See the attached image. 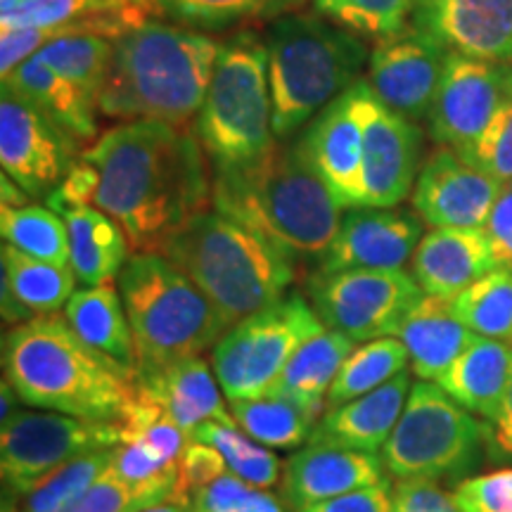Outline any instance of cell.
I'll list each match as a JSON object with an SVG mask.
<instances>
[{
  "mask_svg": "<svg viewBox=\"0 0 512 512\" xmlns=\"http://www.w3.org/2000/svg\"><path fill=\"white\" fill-rule=\"evenodd\" d=\"M226 472H230L226 458L214 446L202 444V441H190L181 458H178V477L169 501L192 505V498L200 494L202 489H207L211 482L226 475Z\"/></svg>",
  "mask_w": 512,
  "mask_h": 512,
  "instance_id": "7bdbcfd3",
  "label": "cell"
},
{
  "mask_svg": "<svg viewBox=\"0 0 512 512\" xmlns=\"http://www.w3.org/2000/svg\"><path fill=\"white\" fill-rule=\"evenodd\" d=\"M411 389V377L401 373L375 392L328 408L313 427L309 444L380 456L406 408Z\"/></svg>",
  "mask_w": 512,
  "mask_h": 512,
  "instance_id": "7402d4cb",
  "label": "cell"
},
{
  "mask_svg": "<svg viewBox=\"0 0 512 512\" xmlns=\"http://www.w3.org/2000/svg\"><path fill=\"white\" fill-rule=\"evenodd\" d=\"M176 477L178 463L171 470H166L164 475L143 484L124 482V479L114 477L107 470L91 489L83 491L62 512H138L143 508H150V505L169 501L171 494H174Z\"/></svg>",
  "mask_w": 512,
  "mask_h": 512,
  "instance_id": "f35d334b",
  "label": "cell"
},
{
  "mask_svg": "<svg viewBox=\"0 0 512 512\" xmlns=\"http://www.w3.org/2000/svg\"><path fill=\"white\" fill-rule=\"evenodd\" d=\"M100 174L95 207L124 228L136 254L162 252L211 204L207 152L185 126L124 121L81 152Z\"/></svg>",
  "mask_w": 512,
  "mask_h": 512,
  "instance_id": "6da1fadb",
  "label": "cell"
},
{
  "mask_svg": "<svg viewBox=\"0 0 512 512\" xmlns=\"http://www.w3.org/2000/svg\"><path fill=\"white\" fill-rule=\"evenodd\" d=\"M3 88L34 105L79 145L98 133V102L50 69L38 55L29 57L3 79Z\"/></svg>",
  "mask_w": 512,
  "mask_h": 512,
  "instance_id": "484cf974",
  "label": "cell"
},
{
  "mask_svg": "<svg viewBox=\"0 0 512 512\" xmlns=\"http://www.w3.org/2000/svg\"><path fill=\"white\" fill-rule=\"evenodd\" d=\"M465 328L479 337L512 342V268L496 266L451 299Z\"/></svg>",
  "mask_w": 512,
  "mask_h": 512,
  "instance_id": "e575fe53",
  "label": "cell"
},
{
  "mask_svg": "<svg viewBox=\"0 0 512 512\" xmlns=\"http://www.w3.org/2000/svg\"><path fill=\"white\" fill-rule=\"evenodd\" d=\"M460 512H512V467L470 477L453 489Z\"/></svg>",
  "mask_w": 512,
  "mask_h": 512,
  "instance_id": "ee69618b",
  "label": "cell"
},
{
  "mask_svg": "<svg viewBox=\"0 0 512 512\" xmlns=\"http://www.w3.org/2000/svg\"><path fill=\"white\" fill-rule=\"evenodd\" d=\"M366 79H358L332 100L299 136L306 157L342 209L361 207L363 169V95Z\"/></svg>",
  "mask_w": 512,
  "mask_h": 512,
  "instance_id": "d6986e66",
  "label": "cell"
},
{
  "mask_svg": "<svg viewBox=\"0 0 512 512\" xmlns=\"http://www.w3.org/2000/svg\"><path fill=\"white\" fill-rule=\"evenodd\" d=\"M408 349L413 373L425 382H437L453 361L475 342L477 335L456 318L451 299L425 297L401 320L396 335Z\"/></svg>",
  "mask_w": 512,
  "mask_h": 512,
  "instance_id": "d4e9b609",
  "label": "cell"
},
{
  "mask_svg": "<svg viewBox=\"0 0 512 512\" xmlns=\"http://www.w3.org/2000/svg\"><path fill=\"white\" fill-rule=\"evenodd\" d=\"M354 344V339L339 330L318 332L297 349L268 394L285 396L323 415L332 382L354 351Z\"/></svg>",
  "mask_w": 512,
  "mask_h": 512,
  "instance_id": "f546056e",
  "label": "cell"
},
{
  "mask_svg": "<svg viewBox=\"0 0 512 512\" xmlns=\"http://www.w3.org/2000/svg\"><path fill=\"white\" fill-rule=\"evenodd\" d=\"M486 456L494 463H512V380L501 411L494 420L486 422Z\"/></svg>",
  "mask_w": 512,
  "mask_h": 512,
  "instance_id": "f5cc1de1",
  "label": "cell"
},
{
  "mask_svg": "<svg viewBox=\"0 0 512 512\" xmlns=\"http://www.w3.org/2000/svg\"><path fill=\"white\" fill-rule=\"evenodd\" d=\"M318 15L356 36L380 41L411 27L415 0H311Z\"/></svg>",
  "mask_w": 512,
  "mask_h": 512,
  "instance_id": "ab89813d",
  "label": "cell"
},
{
  "mask_svg": "<svg viewBox=\"0 0 512 512\" xmlns=\"http://www.w3.org/2000/svg\"><path fill=\"white\" fill-rule=\"evenodd\" d=\"M306 0H159L164 17L197 31H221L252 19L283 17Z\"/></svg>",
  "mask_w": 512,
  "mask_h": 512,
  "instance_id": "8d00e7d4",
  "label": "cell"
},
{
  "mask_svg": "<svg viewBox=\"0 0 512 512\" xmlns=\"http://www.w3.org/2000/svg\"><path fill=\"white\" fill-rule=\"evenodd\" d=\"M55 36L57 29H3V34H0V79H8L19 64L34 57Z\"/></svg>",
  "mask_w": 512,
  "mask_h": 512,
  "instance_id": "681fc988",
  "label": "cell"
},
{
  "mask_svg": "<svg viewBox=\"0 0 512 512\" xmlns=\"http://www.w3.org/2000/svg\"><path fill=\"white\" fill-rule=\"evenodd\" d=\"M268 83L273 133L292 140L332 100L358 81L370 60L361 36L318 12H287L268 27Z\"/></svg>",
  "mask_w": 512,
  "mask_h": 512,
  "instance_id": "8992f818",
  "label": "cell"
},
{
  "mask_svg": "<svg viewBox=\"0 0 512 512\" xmlns=\"http://www.w3.org/2000/svg\"><path fill=\"white\" fill-rule=\"evenodd\" d=\"M512 64L448 53L427 114L430 136L451 150L470 152L508 93Z\"/></svg>",
  "mask_w": 512,
  "mask_h": 512,
  "instance_id": "4fadbf2b",
  "label": "cell"
},
{
  "mask_svg": "<svg viewBox=\"0 0 512 512\" xmlns=\"http://www.w3.org/2000/svg\"><path fill=\"white\" fill-rule=\"evenodd\" d=\"M408 361H411V356H408V349L403 347L399 337H377L370 342H361L351 351L335 382H332L325 411L354 401L358 396H366L380 389L382 384L392 382L396 375L406 373Z\"/></svg>",
  "mask_w": 512,
  "mask_h": 512,
  "instance_id": "d6a6232c",
  "label": "cell"
},
{
  "mask_svg": "<svg viewBox=\"0 0 512 512\" xmlns=\"http://www.w3.org/2000/svg\"><path fill=\"white\" fill-rule=\"evenodd\" d=\"M503 183L451 147L439 145L420 166L411 202L432 228H484Z\"/></svg>",
  "mask_w": 512,
  "mask_h": 512,
  "instance_id": "e0dca14e",
  "label": "cell"
},
{
  "mask_svg": "<svg viewBox=\"0 0 512 512\" xmlns=\"http://www.w3.org/2000/svg\"><path fill=\"white\" fill-rule=\"evenodd\" d=\"M79 143L27 100L0 98V164L29 197H48L76 162Z\"/></svg>",
  "mask_w": 512,
  "mask_h": 512,
  "instance_id": "5bb4252c",
  "label": "cell"
},
{
  "mask_svg": "<svg viewBox=\"0 0 512 512\" xmlns=\"http://www.w3.org/2000/svg\"><path fill=\"white\" fill-rule=\"evenodd\" d=\"M323 330L325 323L299 292L240 320L211 349V368L226 399H254L271 392L297 349Z\"/></svg>",
  "mask_w": 512,
  "mask_h": 512,
  "instance_id": "30bf717a",
  "label": "cell"
},
{
  "mask_svg": "<svg viewBox=\"0 0 512 512\" xmlns=\"http://www.w3.org/2000/svg\"><path fill=\"white\" fill-rule=\"evenodd\" d=\"M138 512H195V508L188 503H176V501H164L157 505H150V508H143Z\"/></svg>",
  "mask_w": 512,
  "mask_h": 512,
  "instance_id": "db71d44e",
  "label": "cell"
},
{
  "mask_svg": "<svg viewBox=\"0 0 512 512\" xmlns=\"http://www.w3.org/2000/svg\"><path fill=\"white\" fill-rule=\"evenodd\" d=\"M512 380V342L479 337L460 354L437 384L465 411L494 420Z\"/></svg>",
  "mask_w": 512,
  "mask_h": 512,
  "instance_id": "4316f807",
  "label": "cell"
},
{
  "mask_svg": "<svg viewBox=\"0 0 512 512\" xmlns=\"http://www.w3.org/2000/svg\"><path fill=\"white\" fill-rule=\"evenodd\" d=\"M50 69L98 102L114 57V43L93 34L60 31L36 53Z\"/></svg>",
  "mask_w": 512,
  "mask_h": 512,
  "instance_id": "836d02e7",
  "label": "cell"
},
{
  "mask_svg": "<svg viewBox=\"0 0 512 512\" xmlns=\"http://www.w3.org/2000/svg\"><path fill=\"white\" fill-rule=\"evenodd\" d=\"M422 131L411 119L389 110L366 86L363 95L361 207H399L413 195L420 174Z\"/></svg>",
  "mask_w": 512,
  "mask_h": 512,
  "instance_id": "9a60e30c",
  "label": "cell"
},
{
  "mask_svg": "<svg viewBox=\"0 0 512 512\" xmlns=\"http://www.w3.org/2000/svg\"><path fill=\"white\" fill-rule=\"evenodd\" d=\"M176 264L233 328L268 309L294 283V256L219 211H204L166 242Z\"/></svg>",
  "mask_w": 512,
  "mask_h": 512,
  "instance_id": "5b68a950",
  "label": "cell"
},
{
  "mask_svg": "<svg viewBox=\"0 0 512 512\" xmlns=\"http://www.w3.org/2000/svg\"><path fill=\"white\" fill-rule=\"evenodd\" d=\"M394 512H460L453 494L432 479H401L392 489Z\"/></svg>",
  "mask_w": 512,
  "mask_h": 512,
  "instance_id": "bcb514c9",
  "label": "cell"
},
{
  "mask_svg": "<svg viewBox=\"0 0 512 512\" xmlns=\"http://www.w3.org/2000/svg\"><path fill=\"white\" fill-rule=\"evenodd\" d=\"M100 188V174L91 162L79 157L74 162L69 174L62 178V183L50 192L46 197L48 209H53L55 214H67V211L88 207V202H95Z\"/></svg>",
  "mask_w": 512,
  "mask_h": 512,
  "instance_id": "f6af8a7d",
  "label": "cell"
},
{
  "mask_svg": "<svg viewBox=\"0 0 512 512\" xmlns=\"http://www.w3.org/2000/svg\"><path fill=\"white\" fill-rule=\"evenodd\" d=\"M259 491V486L245 482L233 472H226V475L211 482L207 489H202L200 494L192 498V508H195V512H238Z\"/></svg>",
  "mask_w": 512,
  "mask_h": 512,
  "instance_id": "7dc6e473",
  "label": "cell"
},
{
  "mask_svg": "<svg viewBox=\"0 0 512 512\" xmlns=\"http://www.w3.org/2000/svg\"><path fill=\"white\" fill-rule=\"evenodd\" d=\"M0 235H3V242L17 247L19 252L57 266H69L67 223L53 209L38 207V204L3 207L0 209Z\"/></svg>",
  "mask_w": 512,
  "mask_h": 512,
  "instance_id": "d590c367",
  "label": "cell"
},
{
  "mask_svg": "<svg viewBox=\"0 0 512 512\" xmlns=\"http://www.w3.org/2000/svg\"><path fill=\"white\" fill-rule=\"evenodd\" d=\"M309 297L325 328L370 342L394 337L425 292L406 271H318L309 280Z\"/></svg>",
  "mask_w": 512,
  "mask_h": 512,
  "instance_id": "7c38bea8",
  "label": "cell"
},
{
  "mask_svg": "<svg viewBox=\"0 0 512 512\" xmlns=\"http://www.w3.org/2000/svg\"><path fill=\"white\" fill-rule=\"evenodd\" d=\"M117 285L136 342L138 373L202 356L230 330L207 294L164 254H133Z\"/></svg>",
  "mask_w": 512,
  "mask_h": 512,
  "instance_id": "52a82bcc",
  "label": "cell"
},
{
  "mask_svg": "<svg viewBox=\"0 0 512 512\" xmlns=\"http://www.w3.org/2000/svg\"><path fill=\"white\" fill-rule=\"evenodd\" d=\"M448 53L413 24L375 41L368 60V86L375 98L401 117L427 119Z\"/></svg>",
  "mask_w": 512,
  "mask_h": 512,
  "instance_id": "2e32d148",
  "label": "cell"
},
{
  "mask_svg": "<svg viewBox=\"0 0 512 512\" xmlns=\"http://www.w3.org/2000/svg\"><path fill=\"white\" fill-rule=\"evenodd\" d=\"M3 370L27 406L102 422H121L138 384L136 368L93 349L57 313L5 332Z\"/></svg>",
  "mask_w": 512,
  "mask_h": 512,
  "instance_id": "3957f363",
  "label": "cell"
},
{
  "mask_svg": "<svg viewBox=\"0 0 512 512\" xmlns=\"http://www.w3.org/2000/svg\"><path fill=\"white\" fill-rule=\"evenodd\" d=\"M221 43L183 24L150 22L114 43L98 110L107 119L188 126L207 98Z\"/></svg>",
  "mask_w": 512,
  "mask_h": 512,
  "instance_id": "277c9868",
  "label": "cell"
},
{
  "mask_svg": "<svg viewBox=\"0 0 512 512\" xmlns=\"http://www.w3.org/2000/svg\"><path fill=\"white\" fill-rule=\"evenodd\" d=\"M119 444V422L83 420L55 411H17L0 430L5 501H22L74 458Z\"/></svg>",
  "mask_w": 512,
  "mask_h": 512,
  "instance_id": "8fae6325",
  "label": "cell"
},
{
  "mask_svg": "<svg viewBox=\"0 0 512 512\" xmlns=\"http://www.w3.org/2000/svg\"><path fill=\"white\" fill-rule=\"evenodd\" d=\"M138 380L162 403L169 418L188 434V439L202 422L209 420L238 427L219 392L214 368L202 361V356L188 358V361L174 363L162 370H152V373H138Z\"/></svg>",
  "mask_w": 512,
  "mask_h": 512,
  "instance_id": "cb8c5ba5",
  "label": "cell"
},
{
  "mask_svg": "<svg viewBox=\"0 0 512 512\" xmlns=\"http://www.w3.org/2000/svg\"><path fill=\"white\" fill-rule=\"evenodd\" d=\"M195 136L211 169L249 164L278 143L266 38L242 31L221 43L207 98L195 119Z\"/></svg>",
  "mask_w": 512,
  "mask_h": 512,
  "instance_id": "ba28073f",
  "label": "cell"
},
{
  "mask_svg": "<svg viewBox=\"0 0 512 512\" xmlns=\"http://www.w3.org/2000/svg\"><path fill=\"white\" fill-rule=\"evenodd\" d=\"M484 451L486 422L465 411L439 384L422 380L413 384L406 408L380 456L396 482H444L470 472Z\"/></svg>",
  "mask_w": 512,
  "mask_h": 512,
  "instance_id": "9c48e42d",
  "label": "cell"
},
{
  "mask_svg": "<svg viewBox=\"0 0 512 512\" xmlns=\"http://www.w3.org/2000/svg\"><path fill=\"white\" fill-rule=\"evenodd\" d=\"M114 453H117V446L74 458L72 463L60 467L55 475H50L38 489L31 491L27 498H22L15 512H62L110 470Z\"/></svg>",
  "mask_w": 512,
  "mask_h": 512,
  "instance_id": "60d3db41",
  "label": "cell"
},
{
  "mask_svg": "<svg viewBox=\"0 0 512 512\" xmlns=\"http://www.w3.org/2000/svg\"><path fill=\"white\" fill-rule=\"evenodd\" d=\"M76 283L72 266L50 264L3 242V318L8 323L57 313L74 297Z\"/></svg>",
  "mask_w": 512,
  "mask_h": 512,
  "instance_id": "83f0119b",
  "label": "cell"
},
{
  "mask_svg": "<svg viewBox=\"0 0 512 512\" xmlns=\"http://www.w3.org/2000/svg\"><path fill=\"white\" fill-rule=\"evenodd\" d=\"M27 0H0V19L10 17L12 12H17Z\"/></svg>",
  "mask_w": 512,
  "mask_h": 512,
  "instance_id": "11a10c76",
  "label": "cell"
},
{
  "mask_svg": "<svg viewBox=\"0 0 512 512\" xmlns=\"http://www.w3.org/2000/svg\"><path fill=\"white\" fill-rule=\"evenodd\" d=\"M496 264L512 268V183H505L484 226Z\"/></svg>",
  "mask_w": 512,
  "mask_h": 512,
  "instance_id": "816d5d0a",
  "label": "cell"
},
{
  "mask_svg": "<svg viewBox=\"0 0 512 512\" xmlns=\"http://www.w3.org/2000/svg\"><path fill=\"white\" fill-rule=\"evenodd\" d=\"M422 240L413 211L356 207L342 216L335 240L320 256V271H403Z\"/></svg>",
  "mask_w": 512,
  "mask_h": 512,
  "instance_id": "ac0fdd59",
  "label": "cell"
},
{
  "mask_svg": "<svg viewBox=\"0 0 512 512\" xmlns=\"http://www.w3.org/2000/svg\"><path fill=\"white\" fill-rule=\"evenodd\" d=\"M69 235V266L81 285L98 287L119 278L128 261L124 228L98 207H79L62 214Z\"/></svg>",
  "mask_w": 512,
  "mask_h": 512,
  "instance_id": "f1b7e54d",
  "label": "cell"
},
{
  "mask_svg": "<svg viewBox=\"0 0 512 512\" xmlns=\"http://www.w3.org/2000/svg\"><path fill=\"white\" fill-rule=\"evenodd\" d=\"M190 441H202V444L214 446L226 458L228 470L233 475L259 486V489H271V486L278 484L280 470H283L280 458L273 451H268L264 444L238 430V427H228L211 420L202 422L192 432Z\"/></svg>",
  "mask_w": 512,
  "mask_h": 512,
  "instance_id": "74e56055",
  "label": "cell"
},
{
  "mask_svg": "<svg viewBox=\"0 0 512 512\" xmlns=\"http://www.w3.org/2000/svg\"><path fill=\"white\" fill-rule=\"evenodd\" d=\"M64 318L83 342L138 370L136 342L119 285L107 283L74 292V297L64 306Z\"/></svg>",
  "mask_w": 512,
  "mask_h": 512,
  "instance_id": "4dcf8cb0",
  "label": "cell"
},
{
  "mask_svg": "<svg viewBox=\"0 0 512 512\" xmlns=\"http://www.w3.org/2000/svg\"><path fill=\"white\" fill-rule=\"evenodd\" d=\"M496 266L484 228H434L422 235L411 259L420 290L441 299L458 297Z\"/></svg>",
  "mask_w": 512,
  "mask_h": 512,
  "instance_id": "603a6c76",
  "label": "cell"
},
{
  "mask_svg": "<svg viewBox=\"0 0 512 512\" xmlns=\"http://www.w3.org/2000/svg\"><path fill=\"white\" fill-rule=\"evenodd\" d=\"M294 512H394L392 484L368 486V489L351 491V494L328 498V501L304 505Z\"/></svg>",
  "mask_w": 512,
  "mask_h": 512,
  "instance_id": "f907efd6",
  "label": "cell"
},
{
  "mask_svg": "<svg viewBox=\"0 0 512 512\" xmlns=\"http://www.w3.org/2000/svg\"><path fill=\"white\" fill-rule=\"evenodd\" d=\"M411 24L446 53L512 64V0H415Z\"/></svg>",
  "mask_w": 512,
  "mask_h": 512,
  "instance_id": "ffe728a7",
  "label": "cell"
},
{
  "mask_svg": "<svg viewBox=\"0 0 512 512\" xmlns=\"http://www.w3.org/2000/svg\"><path fill=\"white\" fill-rule=\"evenodd\" d=\"M463 157L503 185L512 183V74L508 93H505L496 117L486 126L475 147Z\"/></svg>",
  "mask_w": 512,
  "mask_h": 512,
  "instance_id": "b9f144b4",
  "label": "cell"
},
{
  "mask_svg": "<svg viewBox=\"0 0 512 512\" xmlns=\"http://www.w3.org/2000/svg\"><path fill=\"white\" fill-rule=\"evenodd\" d=\"M230 413L242 432L271 448H294L304 444L320 420V413L275 394L230 401Z\"/></svg>",
  "mask_w": 512,
  "mask_h": 512,
  "instance_id": "1f68e13d",
  "label": "cell"
},
{
  "mask_svg": "<svg viewBox=\"0 0 512 512\" xmlns=\"http://www.w3.org/2000/svg\"><path fill=\"white\" fill-rule=\"evenodd\" d=\"M211 207L294 259L328 252L344 216L299 138L278 140L249 164L211 169Z\"/></svg>",
  "mask_w": 512,
  "mask_h": 512,
  "instance_id": "7a4b0ae2",
  "label": "cell"
},
{
  "mask_svg": "<svg viewBox=\"0 0 512 512\" xmlns=\"http://www.w3.org/2000/svg\"><path fill=\"white\" fill-rule=\"evenodd\" d=\"M174 465L176 463H166L159 453L143 444H119L110 465V472L114 477L124 479V482L143 484L164 475Z\"/></svg>",
  "mask_w": 512,
  "mask_h": 512,
  "instance_id": "c3c4849f",
  "label": "cell"
},
{
  "mask_svg": "<svg viewBox=\"0 0 512 512\" xmlns=\"http://www.w3.org/2000/svg\"><path fill=\"white\" fill-rule=\"evenodd\" d=\"M382 456L347 451V448L313 446L294 451L283 470V498L292 510L328 501L351 491L389 482Z\"/></svg>",
  "mask_w": 512,
  "mask_h": 512,
  "instance_id": "44dd1931",
  "label": "cell"
}]
</instances>
